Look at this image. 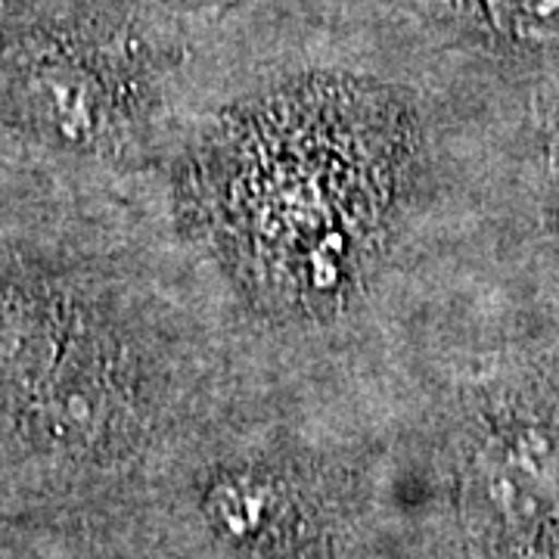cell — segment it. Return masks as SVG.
<instances>
[{
  "label": "cell",
  "mask_w": 559,
  "mask_h": 559,
  "mask_svg": "<svg viewBox=\"0 0 559 559\" xmlns=\"http://www.w3.org/2000/svg\"><path fill=\"white\" fill-rule=\"evenodd\" d=\"M520 138L360 0H218L156 197L242 373L358 382L503 252Z\"/></svg>",
  "instance_id": "6da1fadb"
},
{
  "label": "cell",
  "mask_w": 559,
  "mask_h": 559,
  "mask_svg": "<svg viewBox=\"0 0 559 559\" xmlns=\"http://www.w3.org/2000/svg\"><path fill=\"white\" fill-rule=\"evenodd\" d=\"M242 370L156 187L84 180L0 143V510L131 520Z\"/></svg>",
  "instance_id": "7a4b0ae2"
},
{
  "label": "cell",
  "mask_w": 559,
  "mask_h": 559,
  "mask_svg": "<svg viewBox=\"0 0 559 559\" xmlns=\"http://www.w3.org/2000/svg\"><path fill=\"white\" fill-rule=\"evenodd\" d=\"M370 559H559V293L500 252L364 377Z\"/></svg>",
  "instance_id": "3957f363"
},
{
  "label": "cell",
  "mask_w": 559,
  "mask_h": 559,
  "mask_svg": "<svg viewBox=\"0 0 559 559\" xmlns=\"http://www.w3.org/2000/svg\"><path fill=\"white\" fill-rule=\"evenodd\" d=\"M373 513L364 380L240 373L134 520L168 559H370Z\"/></svg>",
  "instance_id": "277c9868"
},
{
  "label": "cell",
  "mask_w": 559,
  "mask_h": 559,
  "mask_svg": "<svg viewBox=\"0 0 559 559\" xmlns=\"http://www.w3.org/2000/svg\"><path fill=\"white\" fill-rule=\"evenodd\" d=\"M187 0H40L0 47V143L66 175L143 190L187 106Z\"/></svg>",
  "instance_id": "5b68a950"
},
{
  "label": "cell",
  "mask_w": 559,
  "mask_h": 559,
  "mask_svg": "<svg viewBox=\"0 0 559 559\" xmlns=\"http://www.w3.org/2000/svg\"><path fill=\"white\" fill-rule=\"evenodd\" d=\"M451 87L522 131L559 94V0H360Z\"/></svg>",
  "instance_id": "8992f818"
},
{
  "label": "cell",
  "mask_w": 559,
  "mask_h": 559,
  "mask_svg": "<svg viewBox=\"0 0 559 559\" xmlns=\"http://www.w3.org/2000/svg\"><path fill=\"white\" fill-rule=\"evenodd\" d=\"M507 255L559 293V94L522 128Z\"/></svg>",
  "instance_id": "52a82bcc"
},
{
  "label": "cell",
  "mask_w": 559,
  "mask_h": 559,
  "mask_svg": "<svg viewBox=\"0 0 559 559\" xmlns=\"http://www.w3.org/2000/svg\"><path fill=\"white\" fill-rule=\"evenodd\" d=\"M35 532L32 559H168L138 520L28 525Z\"/></svg>",
  "instance_id": "ba28073f"
},
{
  "label": "cell",
  "mask_w": 559,
  "mask_h": 559,
  "mask_svg": "<svg viewBox=\"0 0 559 559\" xmlns=\"http://www.w3.org/2000/svg\"><path fill=\"white\" fill-rule=\"evenodd\" d=\"M38 3L40 0H0V47H3V40L16 32V25H20Z\"/></svg>",
  "instance_id": "9c48e42d"
},
{
  "label": "cell",
  "mask_w": 559,
  "mask_h": 559,
  "mask_svg": "<svg viewBox=\"0 0 559 559\" xmlns=\"http://www.w3.org/2000/svg\"><path fill=\"white\" fill-rule=\"evenodd\" d=\"M187 3H218V0H187Z\"/></svg>",
  "instance_id": "30bf717a"
}]
</instances>
